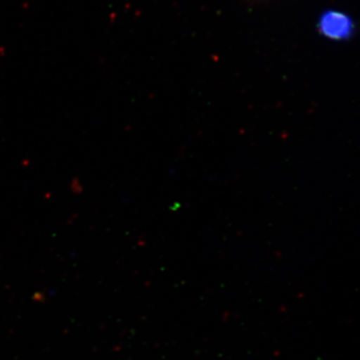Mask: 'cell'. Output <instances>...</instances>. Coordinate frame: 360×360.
Masks as SVG:
<instances>
[{
	"label": "cell",
	"instance_id": "cell-1",
	"mask_svg": "<svg viewBox=\"0 0 360 360\" xmlns=\"http://www.w3.org/2000/svg\"><path fill=\"white\" fill-rule=\"evenodd\" d=\"M319 30L322 35L329 39L343 40L352 37L354 25L347 14L340 11H328L319 18Z\"/></svg>",
	"mask_w": 360,
	"mask_h": 360
}]
</instances>
